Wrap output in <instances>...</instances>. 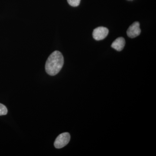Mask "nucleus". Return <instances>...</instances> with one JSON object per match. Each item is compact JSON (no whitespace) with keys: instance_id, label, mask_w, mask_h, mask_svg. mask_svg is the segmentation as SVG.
<instances>
[{"instance_id":"1","label":"nucleus","mask_w":156,"mask_h":156,"mask_svg":"<svg viewBox=\"0 0 156 156\" xmlns=\"http://www.w3.org/2000/svg\"><path fill=\"white\" fill-rule=\"evenodd\" d=\"M64 64V58L59 51H55L49 56L45 65L46 72L55 76L59 72Z\"/></svg>"},{"instance_id":"2","label":"nucleus","mask_w":156,"mask_h":156,"mask_svg":"<svg viewBox=\"0 0 156 156\" xmlns=\"http://www.w3.org/2000/svg\"><path fill=\"white\" fill-rule=\"evenodd\" d=\"M70 140V135L67 132L62 133L59 134L55 140L54 145L57 149L62 148L64 147L69 143Z\"/></svg>"},{"instance_id":"3","label":"nucleus","mask_w":156,"mask_h":156,"mask_svg":"<svg viewBox=\"0 0 156 156\" xmlns=\"http://www.w3.org/2000/svg\"><path fill=\"white\" fill-rule=\"evenodd\" d=\"M108 33V30L106 27H99L94 30L92 36L94 39L96 41H101L106 38Z\"/></svg>"},{"instance_id":"4","label":"nucleus","mask_w":156,"mask_h":156,"mask_svg":"<svg viewBox=\"0 0 156 156\" xmlns=\"http://www.w3.org/2000/svg\"><path fill=\"white\" fill-rule=\"evenodd\" d=\"M141 33L140 27V23L137 21L133 23L128 28L127 34L128 37L131 38H134L138 36Z\"/></svg>"},{"instance_id":"5","label":"nucleus","mask_w":156,"mask_h":156,"mask_svg":"<svg viewBox=\"0 0 156 156\" xmlns=\"http://www.w3.org/2000/svg\"><path fill=\"white\" fill-rule=\"evenodd\" d=\"M126 44V41L122 37L118 38L113 42L111 45L112 48L118 51H122Z\"/></svg>"},{"instance_id":"6","label":"nucleus","mask_w":156,"mask_h":156,"mask_svg":"<svg viewBox=\"0 0 156 156\" xmlns=\"http://www.w3.org/2000/svg\"><path fill=\"white\" fill-rule=\"evenodd\" d=\"M8 113V109L4 105L0 103V116L5 115Z\"/></svg>"},{"instance_id":"7","label":"nucleus","mask_w":156,"mask_h":156,"mask_svg":"<svg viewBox=\"0 0 156 156\" xmlns=\"http://www.w3.org/2000/svg\"><path fill=\"white\" fill-rule=\"evenodd\" d=\"M81 0H67L70 5L73 7H77L80 5Z\"/></svg>"}]
</instances>
